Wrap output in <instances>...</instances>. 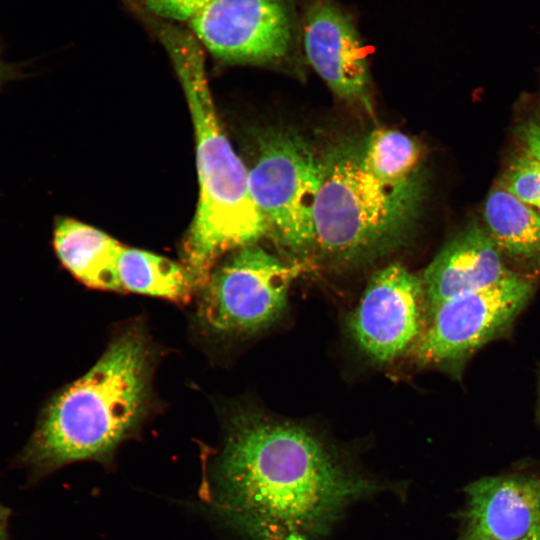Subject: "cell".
<instances>
[{
  "instance_id": "cell-1",
  "label": "cell",
  "mask_w": 540,
  "mask_h": 540,
  "mask_svg": "<svg viewBox=\"0 0 540 540\" xmlns=\"http://www.w3.org/2000/svg\"><path fill=\"white\" fill-rule=\"evenodd\" d=\"M397 486L311 430L235 411L201 485L206 511L244 540H326L355 504Z\"/></svg>"
},
{
  "instance_id": "cell-2",
  "label": "cell",
  "mask_w": 540,
  "mask_h": 540,
  "mask_svg": "<svg viewBox=\"0 0 540 540\" xmlns=\"http://www.w3.org/2000/svg\"><path fill=\"white\" fill-rule=\"evenodd\" d=\"M153 368L146 331L130 325L118 332L91 369L43 402L16 461L35 476L81 461L109 467L149 414Z\"/></svg>"
},
{
  "instance_id": "cell-3",
  "label": "cell",
  "mask_w": 540,
  "mask_h": 540,
  "mask_svg": "<svg viewBox=\"0 0 540 540\" xmlns=\"http://www.w3.org/2000/svg\"><path fill=\"white\" fill-rule=\"evenodd\" d=\"M155 27L179 77L195 131L199 199L183 245V265L200 289L220 256L256 244L269 228L252 198L248 170L219 124L199 41L169 22H155Z\"/></svg>"
},
{
  "instance_id": "cell-4",
  "label": "cell",
  "mask_w": 540,
  "mask_h": 540,
  "mask_svg": "<svg viewBox=\"0 0 540 540\" xmlns=\"http://www.w3.org/2000/svg\"><path fill=\"white\" fill-rule=\"evenodd\" d=\"M313 246L339 260L372 257L405 235L415 204L386 193L365 171L362 150L339 145L320 160Z\"/></svg>"
},
{
  "instance_id": "cell-5",
  "label": "cell",
  "mask_w": 540,
  "mask_h": 540,
  "mask_svg": "<svg viewBox=\"0 0 540 540\" xmlns=\"http://www.w3.org/2000/svg\"><path fill=\"white\" fill-rule=\"evenodd\" d=\"M294 275V267L258 245L241 247L215 266L200 288L198 320L218 336L260 331L284 311Z\"/></svg>"
},
{
  "instance_id": "cell-6",
  "label": "cell",
  "mask_w": 540,
  "mask_h": 540,
  "mask_svg": "<svg viewBox=\"0 0 540 540\" xmlns=\"http://www.w3.org/2000/svg\"><path fill=\"white\" fill-rule=\"evenodd\" d=\"M320 160L292 132H271L260 142L248 171L252 198L269 231L293 252L313 247V210L320 184Z\"/></svg>"
},
{
  "instance_id": "cell-7",
  "label": "cell",
  "mask_w": 540,
  "mask_h": 540,
  "mask_svg": "<svg viewBox=\"0 0 540 540\" xmlns=\"http://www.w3.org/2000/svg\"><path fill=\"white\" fill-rule=\"evenodd\" d=\"M532 291L533 283L513 272L493 285L426 311L422 333L414 345L415 356L428 364L459 361L508 328Z\"/></svg>"
},
{
  "instance_id": "cell-8",
  "label": "cell",
  "mask_w": 540,
  "mask_h": 540,
  "mask_svg": "<svg viewBox=\"0 0 540 540\" xmlns=\"http://www.w3.org/2000/svg\"><path fill=\"white\" fill-rule=\"evenodd\" d=\"M189 24L214 56L233 63L280 60L294 34L288 0H212Z\"/></svg>"
},
{
  "instance_id": "cell-9",
  "label": "cell",
  "mask_w": 540,
  "mask_h": 540,
  "mask_svg": "<svg viewBox=\"0 0 540 540\" xmlns=\"http://www.w3.org/2000/svg\"><path fill=\"white\" fill-rule=\"evenodd\" d=\"M422 279L399 263L373 275L349 329L362 351L377 362H389L418 341L424 326Z\"/></svg>"
},
{
  "instance_id": "cell-10",
  "label": "cell",
  "mask_w": 540,
  "mask_h": 540,
  "mask_svg": "<svg viewBox=\"0 0 540 540\" xmlns=\"http://www.w3.org/2000/svg\"><path fill=\"white\" fill-rule=\"evenodd\" d=\"M309 63L339 97L370 109V74L360 37L350 17L331 0H314L303 26Z\"/></svg>"
},
{
  "instance_id": "cell-11",
  "label": "cell",
  "mask_w": 540,
  "mask_h": 540,
  "mask_svg": "<svg viewBox=\"0 0 540 540\" xmlns=\"http://www.w3.org/2000/svg\"><path fill=\"white\" fill-rule=\"evenodd\" d=\"M457 540H517L540 527V477L487 476L464 488Z\"/></svg>"
},
{
  "instance_id": "cell-12",
  "label": "cell",
  "mask_w": 540,
  "mask_h": 540,
  "mask_svg": "<svg viewBox=\"0 0 540 540\" xmlns=\"http://www.w3.org/2000/svg\"><path fill=\"white\" fill-rule=\"evenodd\" d=\"M512 273L488 232L473 222L452 238L424 271L425 312Z\"/></svg>"
},
{
  "instance_id": "cell-13",
  "label": "cell",
  "mask_w": 540,
  "mask_h": 540,
  "mask_svg": "<svg viewBox=\"0 0 540 540\" xmlns=\"http://www.w3.org/2000/svg\"><path fill=\"white\" fill-rule=\"evenodd\" d=\"M53 249L61 265L80 283L120 292L118 259L123 249L105 232L72 218L57 220Z\"/></svg>"
},
{
  "instance_id": "cell-14",
  "label": "cell",
  "mask_w": 540,
  "mask_h": 540,
  "mask_svg": "<svg viewBox=\"0 0 540 540\" xmlns=\"http://www.w3.org/2000/svg\"><path fill=\"white\" fill-rule=\"evenodd\" d=\"M418 144L406 134L388 128L374 130L362 149V163L369 176L386 193L417 204L420 179Z\"/></svg>"
},
{
  "instance_id": "cell-15",
  "label": "cell",
  "mask_w": 540,
  "mask_h": 540,
  "mask_svg": "<svg viewBox=\"0 0 540 540\" xmlns=\"http://www.w3.org/2000/svg\"><path fill=\"white\" fill-rule=\"evenodd\" d=\"M487 232L502 254L525 260L540 254V214L499 182L484 207Z\"/></svg>"
},
{
  "instance_id": "cell-16",
  "label": "cell",
  "mask_w": 540,
  "mask_h": 540,
  "mask_svg": "<svg viewBox=\"0 0 540 540\" xmlns=\"http://www.w3.org/2000/svg\"><path fill=\"white\" fill-rule=\"evenodd\" d=\"M120 292H132L186 302L196 290L185 268L166 257L123 247L117 264Z\"/></svg>"
},
{
  "instance_id": "cell-17",
  "label": "cell",
  "mask_w": 540,
  "mask_h": 540,
  "mask_svg": "<svg viewBox=\"0 0 540 540\" xmlns=\"http://www.w3.org/2000/svg\"><path fill=\"white\" fill-rule=\"evenodd\" d=\"M499 183L536 211H540V162L524 155L514 157Z\"/></svg>"
},
{
  "instance_id": "cell-18",
  "label": "cell",
  "mask_w": 540,
  "mask_h": 540,
  "mask_svg": "<svg viewBox=\"0 0 540 540\" xmlns=\"http://www.w3.org/2000/svg\"><path fill=\"white\" fill-rule=\"evenodd\" d=\"M160 19L190 22L212 0H138Z\"/></svg>"
},
{
  "instance_id": "cell-19",
  "label": "cell",
  "mask_w": 540,
  "mask_h": 540,
  "mask_svg": "<svg viewBox=\"0 0 540 540\" xmlns=\"http://www.w3.org/2000/svg\"><path fill=\"white\" fill-rule=\"evenodd\" d=\"M516 134L521 154L540 162V116L524 122Z\"/></svg>"
},
{
  "instance_id": "cell-20",
  "label": "cell",
  "mask_w": 540,
  "mask_h": 540,
  "mask_svg": "<svg viewBox=\"0 0 540 540\" xmlns=\"http://www.w3.org/2000/svg\"><path fill=\"white\" fill-rule=\"evenodd\" d=\"M10 510L0 503V540H6Z\"/></svg>"
},
{
  "instance_id": "cell-21",
  "label": "cell",
  "mask_w": 540,
  "mask_h": 540,
  "mask_svg": "<svg viewBox=\"0 0 540 540\" xmlns=\"http://www.w3.org/2000/svg\"><path fill=\"white\" fill-rule=\"evenodd\" d=\"M11 76L10 68L0 59V86Z\"/></svg>"
},
{
  "instance_id": "cell-22",
  "label": "cell",
  "mask_w": 540,
  "mask_h": 540,
  "mask_svg": "<svg viewBox=\"0 0 540 540\" xmlns=\"http://www.w3.org/2000/svg\"><path fill=\"white\" fill-rule=\"evenodd\" d=\"M517 540H540V527L536 528L535 530L531 531L526 536Z\"/></svg>"
},
{
  "instance_id": "cell-23",
  "label": "cell",
  "mask_w": 540,
  "mask_h": 540,
  "mask_svg": "<svg viewBox=\"0 0 540 540\" xmlns=\"http://www.w3.org/2000/svg\"><path fill=\"white\" fill-rule=\"evenodd\" d=\"M537 270L540 272V254L537 257Z\"/></svg>"
}]
</instances>
